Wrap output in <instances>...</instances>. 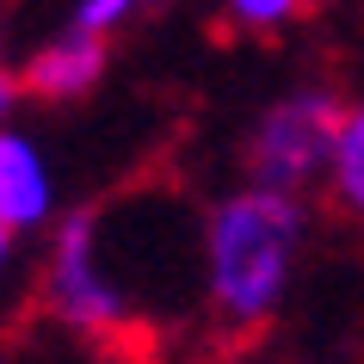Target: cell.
Wrapping results in <instances>:
<instances>
[{
	"label": "cell",
	"mask_w": 364,
	"mask_h": 364,
	"mask_svg": "<svg viewBox=\"0 0 364 364\" xmlns=\"http://www.w3.org/2000/svg\"><path fill=\"white\" fill-rule=\"evenodd\" d=\"M303 235H309L303 198L259 192V186H235L216 198L204 210V241H198L210 321L229 333H259L290 296Z\"/></svg>",
	"instance_id": "obj_1"
},
{
	"label": "cell",
	"mask_w": 364,
	"mask_h": 364,
	"mask_svg": "<svg viewBox=\"0 0 364 364\" xmlns=\"http://www.w3.org/2000/svg\"><path fill=\"white\" fill-rule=\"evenodd\" d=\"M340 124H346V105L333 87H290V93H278L247 124L241 186L284 192V198H303L309 186H327Z\"/></svg>",
	"instance_id": "obj_2"
},
{
	"label": "cell",
	"mask_w": 364,
	"mask_h": 364,
	"mask_svg": "<svg viewBox=\"0 0 364 364\" xmlns=\"http://www.w3.org/2000/svg\"><path fill=\"white\" fill-rule=\"evenodd\" d=\"M43 303H50V315L62 327H75V333H117V327L130 321V284L112 272L105 216L99 210H68L50 229Z\"/></svg>",
	"instance_id": "obj_3"
},
{
	"label": "cell",
	"mask_w": 364,
	"mask_h": 364,
	"mask_svg": "<svg viewBox=\"0 0 364 364\" xmlns=\"http://www.w3.org/2000/svg\"><path fill=\"white\" fill-rule=\"evenodd\" d=\"M105 68H112V43L105 38H87V31H75V25H62V31H50L43 43H31L19 62V93L31 99H87L105 80Z\"/></svg>",
	"instance_id": "obj_4"
},
{
	"label": "cell",
	"mask_w": 364,
	"mask_h": 364,
	"mask_svg": "<svg viewBox=\"0 0 364 364\" xmlns=\"http://www.w3.org/2000/svg\"><path fill=\"white\" fill-rule=\"evenodd\" d=\"M0 223L13 235L56 229V173L19 124H0Z\"/></svg>",
	"instance_id": "obj_5"
},
{
	"label": "cell",
	"mask_w": 364,
	"mask_h": 364,
	"mask_svg": "<svg viewBox=\"0 0 364 364\" xmlns=\"http://www.w3.org/2000/svg\"><path fill=\"white\" fill-rule=\"evenodd\" d=\"M327 192L346 216L364 223V99L346 105V124H340V142H333V167H327Z\"/></svg>",
	"instance_id": "obj_6"
},
{
	"label": "cell",
	"mask_w": 364,
	"mask_h": 364,
	"mask_svg": "<svg viewBox=\"0 0 364 364\" xmlns=\"http://www.w3.org/2000/svg\"><path fill=\"white\" fill-rule=\"evenodd\" d=\"M149 6H154V0H75V6H68V25L87 31V38H105V43H112L117 31H124L136 13H149Z\"/></svg>",
	"instance_id": "obj_7"
},
{
	"label": "cell",
	"mask_w": 364,
	"mask_h": 364,
	"mask_svg": "<svg viewBox=\"0 0 364 364\" xmlns=\"http://www.w3.org/2000/svg\"><path fill=\"white\" fill-rule=\"evenodd\" d=\"M309 0H223V13H229L241 31H278L303 13Z\"/></svg>",
	"instance_id": "obj_8"
},
{
	"label": "cell",
	"mask_w": 364,
	"mask_h": 364,
	"mask_svg": "<svg viewBox=\"0 0 364 364\" xmlns=\"http://www.w3.org/2000/svg\"><path fill=\"white\" fill-rule=\"evenodd\" d=\"M13 105H19V68H6V43H0V124L13 117Z\"/></svg>",
	"instance_id": "obj_9"
},
{
	"label": "cell",
	"mask_w": 364,
	"mask_h": 364,
	"mask_svg": "<svg viewBox=\"0 0 364 364\" xmlns=\"http://www.w3.org/2000/svg\"><path fill=\"white\" fill-rule=\"evenodd\" d=\"M13 253H19V235H13V229H6V223H0V272L13 266Z\"/></svg>",
	"instance_id": "obj_10"
}]
</instances>
